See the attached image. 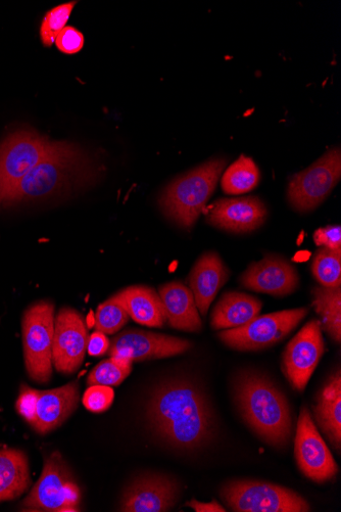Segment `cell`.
Instances as JSON below:
<instances>
[{
  "instance_id": "9c48e42d",
  "label": "cell",
  "mask_w": 341,
  "mask_h": 512,
  "mask_svg": "<svg viewBox=\"0 0 341 512\" xmlns=\"http://www.w3.org/2000/svg\"><path fill=\"white\" fill-rule=\"evenodd\" d=\"M307 314V308H299L258 315L242 327L221 332L219 338L237 351H260L283 341Z\"/></svg>"
},
{
  "instance_id": "f546056e",
  "label": "cell",
  "mask_w": 341,
  "mask_h": 512,
  "mask_svg": "<svg viewBox=\"0 0 341 512\" xmlns=\"http://www.w3.org/2000/svg\"><path fill=\"white\" fill-rule=\"evenodd\" d=\"M76 6L75 2L61 5L48 12L41 24L40 36L45 46H52L59 34L66 28Z\"/></svg>"
},
{
  "instance_id": "7a4b0ae2",
  "label": "cell",
  "mask_w": 341,
  "mask_h": 512,
  "mask_svg": "<svg viewBox=\"0 0 341 512\" xmlns=\"http://www.w3.org/2000/svg\"><path fill=\"white\" fill-rule=\"evenodd\" d=\"M92 163L77 146L54 142L45 157L4 198V205L46 200L89 181Z\"/></svg>"
},
{
  "instance_id": "ffe728a7",
  "label": "cell",
  "mask_w": 341,
  "mask_h": 512,
  "mask_svg": "<svg viewBox=\"0 0 341 512\" xmlns=\"http://www.w3.org/2000/svg\"><path fill=\"white\" fill-rule=\"evenodd\" d=\"M166 321L175 330L200 333L203 329L196 301L190 289L174 282L162 286L159 290Z\"/></svg>"
},
{
  "instance_id": "1f68e13d",
  "label": "cell",
  "mask_w": 341,
  "mask_h": 512,
  "mask_svg": "<svg viewBox=\"0 0 341 512\" xmlns=\"http://www.w3.org/2000/svg\"><path fill=\"white\" fill-rule=\"evenodd\" d=\"M57 48L64 54L75 55L84 46V36L74 27H66L56 39Z\"/></svg>"
},
{
  "instance_id": "d6a6232c",
  "label": "cell",
  "mask_w": 341,
  "mask_h": 512,
  "mask_svg": "<svg viewBox=\"0 0 341 512\" xmlns=\"http://www.w3.org/2000/svg\"><path fill=\"white\" fill-rule=\"evenodd\" d=\"M314 241L320 248L341 253V227L339 225H329L317 229L314 234Z\"/></svg>"
},
{
  "instance_id": "30bf717a",
  "label": "cell",
  "mask_w": 341,
  "mask_h": 512,
  "mask_svg": "<svg viewBox=\"0 0 341 512\" xmlns=\"http://www.w3.org/2000/svg\"><path fill=\"white\" fill-rule=\"evenodd\" d=\"M53 145L50 139L32 130H19L0 144V203Z\"/></svg>"
},
{
  "instance_id": "cb8c5ba5",
  "label": "cell",
  "mask_w": 341,
  "mask_h": 512,
  "mask_svg": "<svg viewBox=\"0 0 341 512\" xmlns=\"http://www.w3.org/2000/svg\"><path fill=\"white\" fill-rule=\"evenodd\" d=\"M29 485L26 454L18 449L0 450V502L17 499Z\"/></svg>"
},
{
  "instance_id": "5bb4252c",
  "label": "cell",
  "mask_w": 341,
  "mask_h": 512,
  "mask_svg": "<svg viewBox=\"0 0 341 512\" xmlns=\"http://www.w3.org/2000/svg\"><path fill=\"white\" fill-rule=\"evenodd\" d=\"M88 339L81 314L72 308H63L55 320L53 364L56 369L62 374H74L84 360Z\"/></svg>"
},
{
  "instance_id": "4dcf8cb0",
  "label": "cell",
  "mask_w": 341,
  "mask_h": 512,
  "mask_svg": "<svg viewBox=\"0 0 341 512\" xmlns=\"http://www.w3.org/2000/svg\"><path fill=\"white\" fill-rule=\"evenodd\" d=\"M115 399V392L107 386H90L83 396L84 406L91 412L102 413L108 410Z\"/></svg>"
},
{
  "instance_id": "52a82bcc",
  "label": "cell",
  "mask_w": 341,
  "mask_h": 512,
  "mask_svg": "<svg viewBox=\"0 0 341 512\" xmlns=\"http://www.w3.org/2000/svg\"><path fill=\"white\" fill-rule=\"evenodd\" d=\"M78 402L79 386L76 382L48 391L23 385L16 407L37 433L46 434L60 427L77 408Z\"/></svg>"
},
{
  "instance_id": "6da1fadb",
  "label": "cell",
  "mask_w": 341,
  "mask_h": 512,
  "mask_svg": "<svg viewBox=\"0 0 341 512\" xmlns=\"http://www.w3.org/2000/svg\"><path fill=\"white\" fill-rule=\"evenodd\" d=\"M149 417L157 434L177 449L200 448L213 436L210 405L199 387L189 381L160 386L150 401Z\"/></svg>"
},
{
  "instance_id": "4316f807",
  "label": "cell",
  "mask_w": 341,
  "mask_h": 512,
  "mask_svg": "<svg viewBox=\"0 0 341 512\" xmlns=\"http://www.w3.org/2000/svg\"><path fill=\"white\" fill-rule=\"evenodd\" d=\"M132 361L123 357H111L97 365L88 376V386L116 387L131 374Z\"/></svg>"
},
{
  "instance_id": "ac0fdd59",
  "label": "cell",
  "mask_w": 341,
  "mask_h": 512,
  "mask_svg": "<svg viewBox=\"0 0 341 512\" xmlns=\"http://www.w3.org/2000/svg\"><path fill=\"white\" fill-rule=\"evenodd\" d=\"M177 486L169 479L148 476L136 480L124 493L121 511L163 512L171 510L177 500Z\"/></svg>"
},
{
  "instance_id": "603a6c76",
  "label": "cell",
  "mask_w": 341,
  "mask_h": 512,
  "mask_svg": "<svg viewBox=\"0 0 341 512\" xmlns=\"http://www.w3.org/2000/svg\"><path fill=\"white\" fill-rule=\"evenodd\" d=\"M117 296L135 322L150 328H162L166 323L162 300L152 288L130 287Z\"/></svg>"
},
{
  "instance_id": "d4e9b609",
  "label": "cell",
  "mask_w": 341,
  "mask_h": 512,
  "mask_svg": "<svg viewBox=\"0 0 341 512\" xmlns=\"http://www.w3.org/2000/svg\"><path fill=\"white\" fill-rule=\"evenodd\" d=\"M313 306L321 317V329L336 343L341 341V290L339 288H315Z\"/></svg>"
},
{
  "instance_id": "836d02e7",
  "label": "cell",
  "mask_w": 341,
  "mask_h": 512,
  "mask_svg": "<svg viewBox=\"0 0 341 512\" xmlns=\"http://www.w3.org/2000/svg\"><path fill=\"white\" fill-rule=\"evenodd\" d=\"M110 340L102 332L93 333L88 339L87 352L89 355L97 357L108 353Z\"/></svg>"
},
{
  "instance_id": "7c38bea8",
  "label": "cell",
  "mask_w": 341,
  "mask_h": 512,
  "mask_svg": "<svg viewBox=\"0 0 341 512\" xmlns=\"http://www.w3.org/2000/svg\"><path fill=\"white\" fill-rule=\"evenodd\" d=\"M323 354L321 323L313 319L289 342L283 353V372L292 388L305 391Z\"/></svg>"
},
{
  "instance_id": "5b68a950",
  "label": "cell",
  "mask_w": 341,
  "mask_h": 512,
  "mask_svg": "<svg viewBox=\"0 0 341 512\" xmlns=\"http://www.w3.org/2000/svg\"><path fill=\"white\" fill-rule=\"evenodd\" d=\"M54 335V304L40 301L32 305L23 318V342L28 375L38 384L52 378Z\"/></svg>"
},
{
  "instance_id": "d6986e66",
  "label": "cell",
  "mask_w": 341,
  "mask_h": 512,
  "mask_svg": "<svg viewBox=\"0 0 341 512\" xmlns=\"http://www.w3.org/2000/svg\"><path fill=\"white\" fill-rule=\"evenodd\" d=\"M229 278V270L215 253L200 258L189 275V286L194 301L203 316L208 314L211 304Z\"/></svg>"
},
{
  "instance_id": "7402d4cb",
  "label": "cell",
  "mask_w": 341,
  "mask_h": 512,
  "mask_svg": "<svg viewBox=\"0 0 341 512\" xmlns=\"http://www.w3.org/2000/svg\"><path fill=\"white\" fill-rule=\"evenodd\" d=\"M316 421L331 445H341V377L337 371L322 389L314 406Z\"/></svg>"
},
{
  "instance_id": "8fae6325",
  "label": "cell",
  "mask_w": 341,
  "mask_h": 512,
  "mask_svg": "<svg viewBox=\"0 0 341 512\" xmlns=\"http://www.w3.org/2000/svg\"><path fill=\"white\" fill-rule=\"evenodd\" d=\"M341 176V154L334 148L305 171L292 176L288 200L299 212L317 208L332 192Z\"/></svg>"
},
{
  "instance_id": "8992f818",
  "label": "cell",
  "mask_w": 341,
  "mask_h": 512,
  "mask_svg": "<svg viewBox=\"0 0 341 512\" xmlns=\"http://www.w3.org/2000/svg\"><path fill=\"white\" fill-rule=\"evenodd\" d=\"M80 488L60 452L45 459L42 474L22 503L26 511H79Z\"/></svg>"
},
{
  "instance_id": "9a60e30c",
  "label": "cell",
  "mask_w": 341,
  "mask_h": 512,
  "mask_svg": "<svg viewBox=\"0 0 341 512\" xmlns=\"http://www.w3.org/2000/svg\"><path fill=\"white\" fill-rule=\"evenodd\" d=\"M191 343L165 335L141 330H126L110 341L108 354L133 361L161 359L185 353Z\"/></svg>"
},
{
  "instance_id": "3957f363",
  "label": "cell",
  "mask_w": 341,
  "mask_h": 512,
  "mask_svg": "<svg viewBox=\"0 0 341 512\" xmlns=\"http://www.w3.org/2000/svg\"><path fill=\"white\" fill-rule=\"evenodd\" d=\"M235 397L243 418L269 445H288L292 431L291 411L284 394L267 378L253 372L236 381Z\"/></svg>"
},
{
  "instance_id": "44dd1931",
  "label": "cell",
  "mask_w": 341,
  "mask_h": 512,
  "mask_svg": "<svg viewBox=\"0 0 341 512\" xmlns=\"http://www.w3.org/2000/svg\"><path fill=\"white\" fill-rule=\"evenodd\" d=\"M262 306L256 297L238 292L225 293L212 313V328L220 331L242 327L260 314Z\"/></svg>"
},
{
  "instance_id": "484cf974",
  "label": "cell",
  "mask_w": 341,
  "mask_h": 512,
  "mask_svg": "<svg viewBox=\"0 0 341 512\" xmlns=\"http://www.w3.org/2000/svg\"><path fill=\"white\" fill-rule=\"evenodd\" d=\"M261 173L256 163L242 156L225 171L222 189L228 195L246 194L257 188Z\"/></svg>"
},
{
  "instance_id": "4fadbf2b",
  "label": "cell",
  "mask_w": 341,
  "mask_h": 512,
  "mask_svg": "<svg viewBox=\"0 0 341 512\" xmlns=\"http://www.w3.org/2000/svg\"><path fill=\"white\" fill-rule=\"evenodd\" d=\"M295 454L301 472L322 484L334 479L338 465L319 434L307 407H302L297 427Z\"/></svg>"
},
{
  "instance_id": "277c9868",
  "label": "cell",
  "mask_w": 341,
  "mask_h": 512,
  "mask_svg": "<svg viewBox=\"0 0 341 512\" xmlns=\"http://www.w3.org/2000/svg\"><path fill=\"white\" fill-rule=\"evenodd\" d=\"M225 167V160H211L175 179L160 200L165 215L181 227H191L214 194Z\"/></svg>"
},
{
  "instance_id": "2e32d148",
  "label": "cell",
  "mask_w": 341,
  "mask_h": 512,
  "mask_svg": "<svg viewBox=\"0 0 341 512\" xmlns=\"http://www.w3.org/2000/svg\"><path fill=\"white\" fill-rule=\"evenodd\" d=\"M240 283L254 292L285 297L298 289L300 278L296 268L287 261L268 256L252 264L241 275Z\"/></svg>"
},
{
  "instance_id": "83f0119b",
  "label": "cell",
  "mask_w": 341,
  "mask_h": 512,
  "mask_svg": "<svg viewBox=\"0 0 341 512\" xmlns=\"http://www.w3.org/2000/svg\"><path fill=\"white\" fill-rule=\"evenodd\" d=\"M312 271L322 287L339 288L341 285V253L320 248L315 254Z\"/></svg>"
},
{
  "instance_id": "f1b7e54d",
  "label": "cell",
  "mask_w": 341,
  "mask_h": 512,
  "mask_svg": "<svg viewBox=\"0 0 341 512\" xmlns=\"http://www.w3.org/2000/svg\"><path fill=\"white\" fill-rule=\"evenodd\" d=\"M129 314L117 295L97 309L94 318L95 330L106 335L121 331L129 320Z\"/></svg>"
},
{
  "instance_id": "ba28073f",
  "label": "cell",
  "mask_w": 341,
  "mask_h": 512,
  "mask_svg": "<svg viewBox=\"0 0 341 512\" xmlns=\"http://www.w3.org/2000/svg\"><path fill=\"white\" fill-rule=\"evenodd\" d=\"M222 497L236 512L311 511L309 503L297 492L265 482H231L223 488Z\"/></svg>"
},
{
  "instance_id": "e575fe53",
  "label": "cell",
  "mask_w": 341,
  "mask_h": 512,
  "mask_svg": "<svg viewBox=\"0 0 341 512\" xmlns=\"http://www.w3.org/2000/svg\"><path fill=\"white\" fill-rule=\"evenodd\" d=\"M186 506L191 507L196 512H226L227 510L217 501L201 502L198 500H191L186 503Z\"/></svg>"
},
{
  "instance_id": "e0dca14e",
  "label": "cell",
  "mask_w": 341,
  "mask_h": 512,
  "mask_svg": "<svg viewBox=\"0 0 341 512\" xmlns=\"http://www.w3.org/2000/svg\"><path fill=\"white\" fill-rule=\"evenodd\" d=\"M266 217L267 209L256 197L219 200L210 207L207 215L212 225L237 234L256 230Z\"/></svg>"
}]
</instances>
